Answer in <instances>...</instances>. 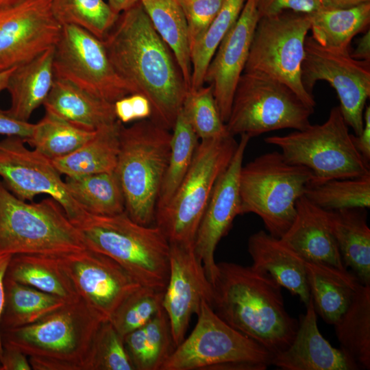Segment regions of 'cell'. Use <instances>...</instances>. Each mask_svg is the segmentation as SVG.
<instances>
[{"instance_id": "484cf974", "label": "cell", "mask_w": 370, "mask_h": 370, "mask_svg": "<svg viewBox=\"0 0 370 370\" xmlns=\"http://www.w3.org/2000/svg\"><path fill=\"white\" fill-rule=\"evenodd\" d=\"M306 271L317 314L334 325L347 309L360 282L347 269L320 262L306 261Z\"/></svg>"}, {"instance_id": "cb8c5ba5", "label": "cell", "mask_w": 370, "mask_h": 370, "mask_svg": "<svg viewBox=\"0 0 370 370\" xmlns=\"http://www.w3.org/2000/svg\"><path fill=\"white\" fill-rule=\"evenodd\" d=\"M43 106L47 113L88 131H96L117 120L113 103L56 77Z\"/></svg>"}, {"instance_id": "6f0895ef", "label": "cell", "mask_w": 370, "mask_h": 370, "mask_svg": "<svg viewBox=\"0 0 370 370\" xmlns=\"http://www.w3.org/2000/svg\"><path fill=\"white\" fill-rule=\"evenodd\" d=\"M21 0H0V8H3L7 6L15 4Z\"/></svg>"}, {"instance_id": "681fc988", "label": "cell", "mask_w": 370, "mask_h": 370, "mask_svg": "<svg viewBox=\"0 0 370 370\" xmlns=\"http://www.w3.org/2000/svg\"><path fill=\"white\" fill-rule=\"evenodd\" d=\"M29 358L21 351L3 345V352L0 360V370H32Z\"/></svg>"}, {"instance_id": "d590c367", "label": "cell", "mask_w": 370, "mask_h": 370, "mask_svg": "<svg viewBox=\"0 0 370 370\" xmlns=\"http://www.w3.org/2000/svg\"><path fill=\"white\" fill-rule=\"evenodd\" d=\"M96 131L81 129L46 112L42 119L34 124L32 135L25 141L53 160L74 152L90 139Z\"/></svg>"}, {"instance_id": "b9f144b4", "label": "cell", "mask_w": 370, "mask_h": 370, "mask_svg": "<svg viewBox=\"0 0 370 370\" xmlns=\"http://www.w3.org/2000/svg\"><path fill=\"white\" fill-rule=\"evenodd\" d=\"M86 370H134L123 337L110 320L103 321L95 334Z\"/></svg>"}, {"instance_id": "5bb4252c", "label": "cell", "mask_w": 370, "mask_h": 370, "mask_svg": "<svg viewBox=\"0 0 370 370\" xmlns=\"http://www.w3.org/2000/svg\"><path fill=\"white\" fill-rule=\"evenodd\" d=\"M301 78L306 90L312 91L318 81H325L336 90L339 108L354 135L363 128V114L370 96V61L358 60L349 51L325 48L307 36Z\"/></svg>"}, {"instance_id": "8fae6325", "label": "cell", "mask_w": 370, "mask_h": 370, "mask_svg": "<svg viewBox=\"0 0 370 370\" xmlns=\"http://www.w3.org/2000/svg\"><path fill=\"white\" fill-rule=\"evenodd\" d=\"M314 109L285 84L268 75L243 73L233 96L227 133L250 138L283 129L301 130Z\"/></svg>"}, {"instance_id": "4dcf8cb0", "label": "cell", "mask_w": 370, "mask_h": 370, "mask_svg": "<svg viewBox=\"0 0 370 370\" xmlns=\"http://www.w3.org/2000/svg\"><path fill=\"white\" fill-rule=\"evenodd\" d=\"M311 37L320 45L349 51L357 34L365 32L370 24V2L341 10H319L308 14Z\"/></svg>"}, {"instance_id": "f907efd6", "label": "cell", "mask_w": 370, "mask_h": 370, "mask_svg": "<svg viewBox=\"0 0 370 370\" xmlns=\"http://www.w3.org/2000/svg\"><path fill=\"white\" fill-rule=\"evenodd\" d=\"M363 128L358 136L352 134L354 146L361 156L370 161V106H366L363 114Z\"/></svg>"}, {"instance_id": "603a6c76", "label": "cell", "mask_w": 370, "mask_h": 370, "mask_svg": "<svg viewBox=\"0 0 370 370\" xmlns=\"http://www.w3.org/2000/svg\"><path fill=\"white\" fill-rule=\"evenodd\" d=\"M254 268L268 273L281 287L299 297L306 306L310 299L306 260L280 238L260 230L248 239Z\"/></svg>"}, {"instance_id": "f5cc1de1", "label": "cell", "mask_w": 370, "mask_h": 370, "mask_svg": "<svg viewBox=\"0 0 370 370\" xmlns=\"http://www.w3.org/2000/svg\"><path fill=\"white\" fill-rule=\"evenodd\" d=\"M352 58L358 60L370 61V30L368 29L358 40L356 46L349 53Z\"/></svg>"}, {"instance_id": "2e32d148", "label": "cell", "mask_w": 370, "mask_h": 370, "mask_svg": "<svg viewBox=\"0 0 370 370\" xmlns=\"http://www.w3.org/2000/svg\"><path fill=\"white\" fill-rule=\"evenodd\" d=\"M62 27L52 12L51 0H21L0 8V72L55 47Z\"/></svg>"}, {"instance_id": "8d00e7d4", "label": "cell", "mask_w": 370, "mask_h": 370, "mask_svg": "<svg viewBox=\"0 0 370 370\" xmlns=\"http://www.w3.org/2000/svg\"><path fill=\"white\" fill-rule=\"evenodd\" d=\"M245 1L223 0L205 33L191 47L192 74L189 90H197L204 86L208 66L221 40L238 19Z\"/></svg>"}, {"instance_id": "74e56055", "label": "cell", "mask_w": 370, "mask_h": 370, "mask_svg": "<svg viewBox=\"0 0 370 370\" xmlns=\"http://www.w3.org/2000/svg\"><path fill=\"white\" fill-rule=\"evenodd\" d=\"M304 196L325 210L370 207V175L309 185Z\"/></svg>"}, {"instance_id": "836d02e7", "label": "cell", "mask_w": 370, "mask_h": 370, "mask_svg": "<svg viewBox=\"0 0 370 370\" xmlns=\"http://www.w3.org/2000/svg\"><path fill=\"white\" fill-rule=\"evenodd\" d=\"M72 197L89 214L110 216L125 211L123 190L115 171L66 176Z\"/></svg>"}, {"instance_id": "c3c4849f", "label": "cell", "mask_w": 370, "mask_h": 370, "mask_svg": "<svg viewBox=\"0 0 370 370\" xmlns=\"http://www.w3.org/2000/svg\"><path fill=\"white\" fill-rule=\"evenodd\" d=\"M34 127V124L16 119L0 109V134L25 140L32 135Z\"/></svg>"}, {"instance_id": "7dc6e473", "label": "cell", "mask_w": 370, "mask_h": 370, "mask_svg": "<svg viewBox=\"0 0 370 370\" xmlns=\"http://www.w3.org/2000/svg\"><path fill=\"white\" fill-rule=\"evenodd\" d=\"M123 340L134 370H152L143 327L128 333L123 337Z\"/></svg>"}, {"instance_id": "3957f363", "label": "cell", "mask_w": 370, "mask_h": 370, "mask_svg": "<svg viewBox=\"0 0 370 370\" xmlns=\"http://www.w3.org/2000/svg\"><path fill=\"white\" fill-rule=\"evenodd\" d=\"M103 321L79 298L32 324L2 331L3 345L27 355L34 370H86Z\"/></svg>"}, {"instance_id": "db71d44e", "label": "cell", "mask_w": 370, "mask_h": 370, "mask_svg": "<svg viewBox=\"0 0 370 370\" xmlns=\"http://www.w3.org/2000/svg\"><path fill=\"white\" fill-rule=\"evenodd\" d=\"M321 10L348 9L370 2V0H319Z\"/></svg>"}, {"instance_id": "d6a6232c", "label": "cell", "mask_w": 370, "mask_h": 370, "mask_svg": "<svg viewBox=\"0 0 370 370\" xmlns=\"http://www.w3.org/2000/svg\"><path fill=\"white\" fill-rule=\"evenodd\" d=\"M5 301L0 320L1 330L32 324L62 306V299L5 276Z\"/></svg>"}, {"instance_id": "1f68e13d", "label": "cell", "mask_w": 370, "mask_h": 370, "mask_svg": "<svg viewBox=\"0 0 370 370\" xmlns=\"http://www.w3.org/2000/svg\"><path fill=\"white\" fill-rule=\"evenodd\" d=\"M140 3L154 29L173 53L189 90L192 74L190 44L180 5L177 0H140Z\"/></svg>"}, {"instance_id": "277c9868", "label": "cell", "mask_w": 370, "mask_h": 370, "mask_svg": "<svg viewBox=\"0 0 370 370\" xmlns=\"http://www.w3.org/2000/svg\"><path fill=\"white\" fill-rule=\"evenodd\" d=\"M76 227L86 248L114 260L141 286L164 291L170 243L158 226L140 224L125 211L110 216L90 214Z\"/></svg>"}, {"instance_id": "60d3db41", "label": "cell", "mask_w": 370, "mask_h": 370, "mask_svg": "<svg viewBox=\"0 0 370 370\" xmlns=\"http://www.w3.org/2000/svg\"><path fill=\"white\" fill-rule=\"evenodd\" d=\"M164 291L140 286L127 296L115 310L110 321L124 337L143 328L162 309Z\"/></svg>"}, {"instance_id": "7bdbcfd3", "label": "cell", "mask_w": 370, "mask_h": 370, "mask_svg": "<svg viewBox=\"0 0 370 370\" xmlns=\"http://www.w3.org/2000/svg\"><path fill=\"white\" fill-rule=\"evenodd\" d=\"M143 328L150 353L152 370H160L175 347L169 320L164 309L153 316Z\"/></svg>"}, {"instance_id": "5b68a950", "label": "cell", "mask_w": 370, "mask_h": 370, "mask_svg": "<svg viewBox=\"0 0 370 370\" xmlns=\"http://www.w3.org/2000/svg\"><path fill=\"white\" fill-rule=\"evenodd\" d=\"M171 132L150 119L123 125L115 173L125 212L136 222L154 225L158 195L169 161Z\"/></svg>"}, {"instance_id": "ba28073f", "label": "cell", "mask_w": 370, "mask_h": 370, "mask_svg": "<svg viewBox=\"0 0 370 370\" xmlns=\"http://www.w3.org/2000/svg\"><path fill=\"white\" fill-rule=\"evenodd\" d=\"M348 127L339 106H335L321 124H310L304 130L264 140L279 147L289 163L308 169L312 174L310 186L369 175V162L354 146Z\"/></svg>"}, {"instance_id": "e575fe53", "label": "cell", "mask_w": 370, "mask_h": 370, "mask_svg": "<svg viewBox=\"0 0 370 370\" xmlns=\"http://www.w3.org/2000/svg\"><path fill=\"white\" fill-rule=\"evenodd\" d=\"M171 130L170 154L156 212L166 205L172 197L188 172L199 143L182 108Z\"/></svg>"}, {"instance_id": "4fadbf2b", "label": "cell", "mask_w": 370, "mask_h": 370, "mask_svg": "<svg viewBox=\"0 0 370 370\" xmlns=\"http://www.w3.org/2000/svg\"><path fill=\"white\" fill-rule=\"evenodd\" d=\"M53 68L56 78L112 103L135 93L114 70L103 41L75 25H62Z\"/></svg>"}, {"instance_id": "bcb514c9", "label": "cell", "mask_w": 370, "mask_h": 370, "mask_svg": "<svg viewBox=\"0 0 370 370\" xmlns=\"http://www.w3.org/2000/svg\"><path fill=\"white\" fill-rule=\"evenodd\" d=\"M256 4L260 18L285 11L311 14L321 10L319 0H256Z\"/></svg>"}, {"instance_id": "83f0119b", "label": "cell", "mask_w": 370, "mask_h": 370, "mask_svg": "<svg viewBox=\"0 0 370 370\" xmlns=\"http://www.w3.org/2000/svg\"><path fill=\"white\" fill-rule=\"evenodd\" d=\"M123 126L119 120L97 130L95 135L71 154L52 160L62 174L82 176L115 171Z\"/></svg>"}, {"instance_id": "ac0fdd59", "label": "cell", "mask_w": 370, "mask_h": 370, "mask_svg": "<svg viewBox=\"0 0 370 370\" xmlns=\"http://www.w3.org/2000/svg\"><path fill=\"white\" fill-rule=\"evenodd\" d=\"M234 154L218 178L199 223L193 247L208 279L212 284L218 268L214 260L216 247L241 214L239 175L250 137L241 134Z\"/></svg>"}, {"instance_id": "6da1fadb", "label": "cell", "mask_w": 370, "mask_h": 370, "mask_svg": "<svg viewBox=\"0 0 370 370\" xmlns=\"http://www.w3.org/2000/svg\"><path fill=\"white\" fill-rule=\"evenodd\" d=\"M102 41L117 74L149 101L150 119L171 130L188 89L140 1L119 14Z\"/></svg>"}, {"instance_id": "52a82bcc", "label": "cell", "mask_w": 370, "mask_h": 370, "mask_svg": "<svg viewBox=\"0 0 370 370\" xmlns=\"http://www.w3.org/2000/svg\"><path fill=\"white\" fill-rule=\"evenodd\" d=\"M312 180L308 169L289 163L281 152L263 153L241 167V214L258 215L269 234L281 238L295 219L297 200Z\"/></svg>"}, {"instance_id": "816d5d0a", "label": "cell", "mask_w": 370, "mask_h": 370, "mask_svg": "<svg viewBox=\"0 0 370 370\" xmlns=\"http://www.w3.org/2000/svg\"><path fill=\"white\" fill-rule=\"evenodd\" d=\"M12 255L9 254H0V320L1 314L3 309L4 301H5V286L4 280L7 269L12 258ZM3 352V341L1 336V330L0 328V360Z\"/></svg>"}, {"instance_id": "9a60e30c", "label": "cell", "mask_w": 370, "mask_h": 370, "mask_svg": "<svg viewBox=\"0 0 370 370\" xmlns=\"http://www.w3.org/2000/svg\"><path fill=\"white\" fill-rule=\"evenodd\" d=\"M25 144L17 136L0 140V177L4 185L24 201L39 194L49 195L75 226L80 224L90 214L72 197L52 160Z\"/></svg>"}, {"instance_id": "ffe728a7", "label": "cell", "mask_w": 370, "mask_h": 370, "mask_svg": "<svg viewBox=\"0 0 370 370\" xmlns=\"http://www.w3.org/2000/svg\"><path fill=\"white\" fill-rule=\"evenodd\" d=\"M259 18L256 0H246L238 19L221 40L205 73L204 83L212 87L225 123L230 116L234 91L243 73Z\"/></svg>"}, {"instance_id": "ab89813d", "label": "cell", "mask_w": 370, "mask_h": 370, "mask_svg": "<svg viewBox=\"0 0 370 370\" xmlns=\"http://www.w3.org/2000/svg\"><path fill=\"white\" fill-rule=\"evenodd\" d=\"M182 110L200 141L229 134L210 85L202 86L194 90H188Z\"/></svg>"}, {"instance_id": "f35d334b", "label": "cell", "mask_w": 370, "mask_h": 370, "mask_svg": "<svg viewBox=\"0 0 370 370\" xmlns=\"http://www.w3.org/2000/svg\"><path fill=\"white\" fill-rule=\"evenodd\" d=\"M51 9L62 26L79 27L101 40L119 16L103 0H51Z\"/></svg>"}, {"instance_id": "9f6ffc18", "label": "cell", "mask_w": 370, "mask_h": 370, "mask_svg": "<svg viewBox=\"0 0 370 370\" xmlns=\"http://www.w3.org/2000/svg\"><path fill=\"white\" fill-rule=\"evenodd\" d=\"M16 67L0 72V92L6 89L9 77Z\"/></svg>"}, {"instance_id": "7a4b0ae2", "label": "cell", "mask_w": 370, "mask_h": 370, "mask_svg": "<svg viewBox=\"0 0 370 370\" xmlns=\"http://www.w3.org/2000/svg\"><path fill=\"white\" fill-rule=\"evenodd\" d=\"M217 268L210 304L214 312L273 356L285 350L299 321L286 311L281 286L252 266L222 262Z\"/></svg>"}, {"instance_id": "44dd1931", "label": "cell", "mask_w": 370, "mask_h": 370, "mask_svg": "<svg viewBox=\"0 0 370 370\" xmlns=\"http://www.w3.org/2000/svg\"><path fill=\"white\" fill-rule=\"evenodd\" d=\"M306 307L294 339L285 350L273 356L271 365L284 370L359 369L345 352L334 347L322 336L311 297Z\"/></svg>"}, {"instance_id": "d6986e66", "label": "cell", "mask_w": 370, "mask_h": 370, "mask_svg": "<svg viewBox=\"0 0 370 370\" xmlns=\"http://www.w3.org/2000/svg\"><path fill=\"white\" fill-rule=\"evenodd\" d=\"M212 293V285L193 245L170 244L169 275L162 308L175 347L184 339L190 321L198 314L202 302L210 305Z\"/></svg>"}, {"instance_id": "f6af8a7d", "label": "cell", "mask_w": 370, "mask_h": 370, "mask_svg": "<svg viewBox=\"0 0 370 370\" xmlns=\"http://www.w3.org/2000/svg\"><path fill=\"white\" fill-rule=\"evenodd\" d=\"M116 117L121 123L150 119L151 106L146 97L140 93L125 96L114 103Z\"/></svg>"}, {"instance_id": "f1b7e54d", "label": "cell", "mask_w": 370, "mask_h": 370, "mask_svg": "<svg viewBox=\"0 0 370 370\" xmlns=\"http://www.w3.org/2000/svg\"><path fill=\"white\" fill-rule=\"evenodd\" d=\"M5 276L57 296L66 302L79 299L60 256L14 255L9 262Z\"/></svg>"}, {"instance_id": "4316f807", "label": "cell", "mask_w": 370, "mask_h": 370, "mask_svg": "<svg viewBox=\"0 0 370 370\" xmlns=\"http://www.w3.org/2000/svg\"><path fill=\"white\" fill-rule=\"evenodd\" d=\"M341 258L362 284L370 285V229L366 208L327 210Z\"/></svg>"}, {"instance_id": "e0dca14e", "label": "cell", "mask_w": 370, "mask_h": 370, "mask_svg": "<svg viewBox=\"0 0 370 370\" xmlns=\"http://www.w3.org/2000/svg\"><path fill=\"white\" fill-rule=\"evenodd\" d=\"M60 258L79 297L104 321L141 286L114 260L88 248Z\"/></svg>"}, {"instance_id": "11a10c76", "label": "cell", "mask_w": 370, "mask_h": 370, "mask_svg": "<svg viewBox=\"0 0 370 370\" xmlns=\"http://www.w3.org/2000/svg\"><path fill=\"white\" fill-rule=\"evenodd\" d=\"M140 1V0H108V3L114 12L120 14Z\"/></svg>"}, {"instance_id": "30bf717a", "label": "cell", "mask_w": 370, "mask_h": 370, "mask_svg": "<svg viewBox=\"0 0 370 370\" xmlns=\"http://www.w3.org/2000/svg\"><path fill=\"white\" fill-rule=\"evenodd\" d=\"M237 146L238 142L229 134L199 141L182 182L167 204L155 214L154 225L170 244L194 245L214 186L229 165Z\"/></svg>"}, {"instance_id": "8992f818", "label": "cell", "mask_w": 370, "mask_h": 370, "mask_svg": "<svg viewBox=\"0 0 370 370\" xmlns=\"http://www.w3.org/2000/svg\"><path fill=\"white\" fill-rule=\"evenodd\" d=\"M86 248L79 230L56 200L27 203L0 181V254L60 256Z\"/></svg>"}, {"instance_id": "d4e9b609", "label": "cell", "mask_w": 370, "mask_h": 370, "mask_svg": "<svg viewBox=\"0 0 370 370\" xmlns=\"http://www.w3.org/2000/svg\"><path fill=\"white\" fill-rule=\"evenodd\" d=\"M53 53L54 47L14 69L6 87L11 97L10 108L6 110L9 114L28 121L33 112L43 105L55 78Z\"/></svg>"}, {"instance_id": "7c38bea8", "label": "cell", "mask_w": 370, "mask_h": 370, "mask_svg": "<svg viewBox=\"0 0 370 370\" xmlns=\"http://www.w3.org/2000/svg\"><path fill=\"white\" fill-rule=\"evenodd\" d=\"M310 27L309 14L303 12L285 11L260 18L243 73L264 74L285 84L314 109V96L306 90L301 78Z\"/></svg>"}, {"instance_id": "ee69618b", "label": "cell", "mask_w": 370, "mask_h": 370, "mask_svg": "<svg viewBox=\"0 0 370 370\" xmlns=\"http://www.w3.org/2000/svg\"><path fill=\"white\" fill-rule=\"evenodd\" d=\"M177 1L186 21L190 49L215 18L223 0Z\"/></svg>"}, {"instance_id": "7402d4cb", "label": "cell", "mask_w": 370, "mask_h": 370, "mask_svg": "<svg viewBox=\"0 0 370 370\" xmlns=\"http://www.w3.org/2000/svg\"><path fill=\"white\" fill-rule=\"evenodd\" d=\"M280 238L306 261L347 269L331 229L328 211L304 195L297 200L295 219Z\"/></svg>"}, {"instance_id": "9c48e42d", "label": "cell", "mask_w": 370, "mask_h": 370, "mask_svg": "<svg viewBox=\"0 0 370 370\" xmlns=\"http://www.w3.org/2000/svg\"><path fill=\"white\" fill-rule=\"evenodd\" d=\"M197 317L160 370H264L271 365L268 350L230 326L206 301Z\"/></svg>"}, {"instance_id": "f546056e", "label": "cell", "mask_w": 370, "mask_h": 370, "mask_svg": "<svg viewBox=\"0 0 370 370\" xmlns=\"http://www.w3.org/2000/svg\"><path fill=\"white\" fill-rule=\"evenodd\" d=\"M345 352L359 369H370V285L358 286L346 311L334 324Z\"/></svg>"}]
</instances>
